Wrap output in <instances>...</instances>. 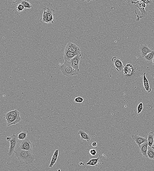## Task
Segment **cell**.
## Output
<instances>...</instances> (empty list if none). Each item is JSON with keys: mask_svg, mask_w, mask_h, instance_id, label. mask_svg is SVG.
<instances>
[{"mask_svg": "<svg viewBox=\"0 0 154 171\" xmlns=\"http://www.w3.org/2000/svg\"><path fill=\"white\" fill-rule=\"evenodd\" d=\"M14 152L15 156L22 164L27 165L31 164L35 159L33 151L21 149L20 147Z\"/></svg>", "mask_w": 154, "mask_h": 171, "instance_id": "6da1fadb", "label": "cell"}, {"mask_svg": "<svg viewBox=\"0 0 154 171\" xmlns=\"http://www.w3.org/2000/svg\"><path fill=\"white\" fill-rule=\"evenodd\" d=\"M60 70L64 75L70 76L78 74L79 70L73 68L71 65L70 61H65L64 63L61 66Z\"/></svg>", "mask_w": 154, "mask_h": 171, "instance_id": "7a4b0ae2", "label": "cell"}, {"mask_svg": "<svg viewBox=\"0 0 154 171\" xmlns=\"http://www.w3.org/2000/svg\"><path fill=\"white\" fill-rule=\"evenodd\" d=\"M18 140L17 135L14 134L11 137H8L6 138V140L10 142V149L8 152V155L9 156H11L15 151L18 143Z\"/></svg>", "mask_w": 154, "mask_h": 171, "instance_id": "3957f363", "label": "cell"}, {"mask_svg": "<svg viewBox=\"0 0 154 171\" xmlns=\"http://www.w3.org/2000/svg\"><path fill=\"white\" fill-rule=\"evenodd\" d=\"M132 3L134 4L141 12V15L140 16H138L137 15V17H138L137 19H138V18H139V19L143 17H145L147 15V13L145 10V8L146 7L147 4H146L145 3L143 2L142 3H140L139 2V1H138L137 2L132 1Z\"/></svg>", "mask_w": 154, "mask_h": 171, "instance_id": "277c9868", "label": "cell"}, {"mask_svg": "<svg viewBox=\"0 0 154 171\" xmlns=\"http://www.w3.org/2000/svg\"><path fill=\"white\" fill-rule=\"evenodd\" d=\"M4 118L7 121V126H11L13 124H16L20 122L21 120V117H16L10 115L8 113L4 115Z\"/></svg>", "mask_w": 154, "mask_h": 171, "instance_id": "5b68a950", "label": "cell"}, {"mask_svg": "<svg viewBox=\"0 0 154 171\" xmlns=\"http://www.w3.org/2000/svg\"><path fill=\"white\" fill-rule=\"evenodd\" d=\"M112 62L114 64L116 70L118 72H121L123 70L124 66L122 60L119 57H114L112 59Z\"/></svg>", "mask_w": 154, "mask_h": 171, "instance_id": "8992f818", "label": "cell"}, {"mask_svg": "<svg viewBox=\"0 0 154 171\" xmlns=\"http://www.w3.org/2000/svg\"><path fill=\"white\" fill-rule=\"evenodd\" d=\"M20 147L21 149L33 151L32 147L31 142L27 138L22 141L20 144Z\"/></svg>", "mask_w": 154, "mask_h": 171, "instance_id": "52a82bcc", "label": "cell"}, {"mask_svg": "<svg viewBox=\"0 0 154 171\" xmlns=\"http://www.w3.org/2000/svg\"><path fill=\"white\" fill-rule=\"evenodd\" d=\"M81 54V51H78L75 52H72L64 50V58L65 61H70L71 59L74 58L75 57Z\"/></svg>", "mask_w": 154, "mask_h": 171, "instance_id": "ba28073f", "label": "cell"}, {"mask_svg": "<svg viewBox=\"0 0 154 171\" xmlns=\"http://www.w3.org/2000/svg\"><path fill=\"white\" fill-rule=\"evenodd\" d=\"M81 56V54H79L71 59L70 62L73 68L77 70H79V65L80 60V57Z\"/></svg>", "mask_w": 154, "mask_h": 171, "instance_id": "9c48e42d", "label": "cell"}, {"mask_svg": "<svg viewBox=\"0 0 154 171\" xmlns=\"http://www.w3.org/2000/svg\"><path fill=\"white\" fill-rule=\"evenodd\" d=\"M132 138L138 146L147 141V139L146 138L135 134L132 135Z\"/></svg>", "mask_w": 154, "mask_h": 171, "instance_id": "30bf717a", "label": "cell"}, {"mask_svg": "<svg viewBox=\"0 0 154 171\" xmlns=\"http://www.w3.org/2000/svg\"><path fill=\"white\" fill-rule=\"evenodd\" d=\"M140 50L141 56L143 58L147 55L153 51L146 45L145 44L141 45L140 47Z\"/></svg>", "mask_w": 154, "mask_h": 171, "instance_id": "8fae6325", "label": "cell"}, {"mask_svg": "<svg viewBox=\"0 0 154 171\" xmlns=\"http://www.w3.org/2000/svg\"><path fill=\"white\" fill-rule=\"evenodd\" d=\"M64 50L72 52H75L78 51H81L78 46L71 42L67 44Z\"/></svg>", "mask_w": 154, "mask_h": 171, "instance_id": "7c38bea8", "label": "cell"}, {"mask_svg": "<svg viewBox=\"0 0 154 171\" xmlns=\"http://www.w3.org/2000/svg\"><path fill=\"white\" fill-rule=\"evenodd\" d=\"M55 15V11L52 8H49V11L47 17H46L45 22L47 23H53L54 17Z\"/></svg>", "mask_w": 154, "mask_h": 171, "instance_id": "4fadbf2b", "label": "cell"}, {"mask_svg": "<svg viewBox=\"0 0 154 171\" xmlns=\"http://www.w3.org/2000/svg\"><path fill=\"white\" fill-rule=\"evenodd\" d=\"M148 146V141H147L139 146L140 152L144 157L145 158H148L147 153Z\"/></svg>", "mask_w": 154, "mask_h": 171, "instance_id": "5bb4252c", "label": "cell"}, {"mask_svg": "<svg viewBox=\"0 0 154 171\" xmlns=\"http://www.w3.org/2000/svg\"><path fill=\"white\" fill-rule=\"evenodd\" d=\"M123 70L124 74L128 76L132 75L133 73V68L131 64H128L125 66Z\"/></svg>", "mask_w": 154, "mask_h": 171, "instance_id": "9a60e30c", "label": "cell"}, {"mask_svg": "<svg viewBox=\"0 0 154 171\" xmlns=\"http://www.w3.org/2000/svg\"><path fill=\"white\" fill-rule=\"evenodd\" d=\"M78 134L80 135L81 139L82 140H85L87 142H90L91 141V136L84 131L79 130L78 132Z\"/></svg>", "mask_w": 154, "mask_h": 171, "instance_id": "2e32d148", "label": "cell"}, {"mask_svg": "<svg viewBox=\"0 0 154 171\" xmlns=\"http://www.w3.org/2000/svg\"><path fill=\"white\" fill-rule=\"evenodd\" d=\"M146 73H145L143 74V85L147 91V93H149L152 91V89L149 88L148 81L147 78L146 77Z\"/></svg>", "mask_w": 154, "mask_h": 171, "instance_id": "e0dca14e", "label": "cell"}, {"mask_svg": "<svg viewBox=\"0 0 154 171\" xmlns=\"http://www.w3.org/2000/svg\"><path fill=\"white\" fill-rule=\"evenodd\" d=\"M59 150H56L52 158L50 164L49 166L50 168H52L56 163V160L57 159V158H58V155H59Z\"/></svg>", "mask_w": 154, "mask_h": 171, "instance_id": "ac0fdd59", "label": "cell"}, {"mask_svg": "<svg viewBox=\"0 0 154 171\" xmlns=\"http://www.w3.org/2000/svg\"><path fill=\"white\" fill-rule=\"evenodd\" d=\"M147 141L148 145L149 147H152L154 145V135L153 132L149 133L147 135Z\"/></svg>", "mask_w": 154, "mask_h": 171, "instance_id": "d6986e66", "label": "cell"}, {"mask_svg": "<svg viewBox=\"0 0 154 171\" xmlns=\"http://www.w3.org/2000/svg\"><path fill=\"white\" fill-rule=\"evenodd\" d=\"M147 154V157L149 159L152 160H154V147H148Z\"/></svg>", "mask_w": 154, "mask_h": 171, "instance_id": "ffe728a7", "label": "cell"}, {"mask_svg": "<svg viewBox=\"0 0 154 171\" xmlns=\"http://www.w3.org/2000/svg\"><path fill=\"white\" fill-rule=\"evenodd\" d=\"M143 58L145 61L148 62L153 61L154 58V51H153L147 54Z\"/></svg>", "mask_w": 154, "mask_h": 171, "instance_id": "44dd1931", "label": "cell"}, {"mask_svg": "<svg viewBox=\"0 0 154 171\" xmlns=\"http://www.w3.org/2000/svg\"><path fill=\"white\" fill-rule=\"evenodd\" d=\"M17 135L18 140L23 141L27 139V133L25 131H21Z\"/></svg>", "mask_w": 154, "mask_h": 171, "instance_id": "7402d4cb", "label": "cell"}, {"mask_svg": "<svg viewBox=\"0 0 154 171\" xmlns=\"http://www.w3.org/2000/svg\"><path fill=\"white\" fill-rule=\"evenodd\" d=\"M100 162L99 158H98L97 159H92L90 160L86 164V165H91V166H95L99 164Z\"/></svg>", "mask_w": 154, "mask_h": 171, "instance_id": "603a6c76", "label": "cell"}, {"mask_svg": "<svg viewBox=\"0 0 154 171\" xmlns=\"http://www.w3.org/2000/svg\"><path fill=\"white\" fill-rule=\"evenodd\" d=\"M43 16L42 22H45L46 17L49 11V8L45 7L44 8Z\"/></svg>", "mask_w": 154, "mask_h": 171, "instance_id": "cb8c5ba5", "label": "cell"}, {"mask_svg": "<svg viewBox=\"0 0 154 171\" xmlns=\"http://www.w3.org/2000/svg\"><path fill=\"white\" fill-rule=\"evenodd\" d=\"M10 115L16 117H20V113L18 111L15 110L7 112Z\"/></svg>", "mask_w": 154, "mask_h": 171, "instance_id": "d4e9b609", "label": "cell"}, {"mask_svg": "<svg viewBox=\"0 0 154 171\" xmlns=\"http://www.w3.org/2000/svg\"><path fill=\"white\" fill-rule=\"evenodd\" d=\"M21 4L23 5L25 8L30 9L32 8V6L28 1L23 0L21 1Z\"/></svg>", "mask_w": 154, "mask_h": 171, "instance_id": "484cf974", "label": "cell"}, {"mask_svg": "<svg viewBox=\"0 0 154 171\" xmlns=\"http://www.w3.org/2000/svg\"><path fill=\"white\" fill-rule=\"evenodd\" d=\"M24 8L25 7L21 3L18 4L17 7V10L19 12H22L24 10Z\"/></svg>", "mask_w": 154, "mask_h": 171, "instance_id": "4316f807", "label": "cell"}, {"mask_svg": "<svg viewBox=\"0 0 154 171\" xmlns=\"http://www.w3.org/2000/svg\"><path fill=\"white\" fill-rule=\"evenodd\" d=\"M143 109V104L142 102L140 103V104L138 106L137 108V113L138 114H140V112H141Z\"/></svg>", "mask_w": 154, "mask_h": 171, "instance_id": "83f0119b", "label": "cell"}, {"mask_svg": "<svg viewBox=\"0 0 154 171\" xmlns=\"http://www.w3.org/2000/svg\"><path fill=\"white\" fill-rule=\"evenodd\" d=\"M84 100V98L82 97H79L76 98L74 99V102L76 103H82Z\"/></svg>", "mask_w": 154, "mask_h": 171, "instance_id": "f1b7e54d", "label": "cell"}, {"mask_svg": "<svg viewBox=\"0 0 154 171\" xmlns=\"http://www.w3.org/2000/svg\"><path fill=\"white\" fill-rule=\"evenodd\" d=\"M90 153L92 156H95L97 153V151L95 149H91L90 150Z\"/></svg>", "mask_w": 154, "mask_h": 171, "instance_id": "f546056e", "label": "cell"}, {"mask_svg": "<svg viewBox=\"0 0 154 171\" xmlns=\"http://www.w3.org/2000/svg\"><path fill=\"white\" fill-rule=\"evenodd\" d=\"M141 1L145 3L146 4H150L152 3V1L151 0H141Z\"/></svg>", "mask_w": 154, "mask_h": 171, "instance_id": "4dcf8cb0", "label": "cell"}, {"mask_svg": "<svg viewBox=\"0 0 154 171\" xmlns=\"http://www.w3.org/2000/svg\"><path fill=\"white\" fill-rule=\"evenodd\" d=\"M97 146V143L96 142H93L92 144V147H94V148H95V147H96Z\"/></svg>", "mask_w": 154, "mask_h": 171, "instance_id": "1f68e13d", "label": "cell"}, {"mask_svg": "<svg viewBox=\"0 0 154 171\" xmlns=\"http://www.w3.org/2000/svg\"><path fill=\"white\" fill-rule=\"evenodd\" d=\"M152 64H153V65H154V60H153V63H152Z\"/></svg>", "mask_w": 154, "mask_h": 171, "instance_id": "d6a6232c", "label": "cell"}]
</instances>
